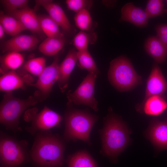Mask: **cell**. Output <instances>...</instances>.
<instances>
[{"instance_id": "cell-1", "label": "cell", "mask_w": 167, "mask_h": 167, "mask_svg": "<svg viewBox=\"0 0 167 167\" xmlns=\"http://www.w3.org/2000/svg\"><path fill=\"white\" fill-rule=\"evenodd\" d=\"M30 152L32 160L43 167H59L64 162V142L58 135L48 131L38 132Z\"/></svg>"}, {"instance_id": "cell-2", "label": "cell", "mask_w": 167, "mask_h": 167, "mask_svg": "<svg viewBox=\"0 0 167 167\" xmlns=\"http://www.w3.org/2000/svg\"><path fill=\"white\" fill-rule=\"evenodd\" d=\"M104 126L100 131L101 140V153L114 160L125 148L129 141L127 128L122 120L109 113L104 119Z\"/></svg>"}, {"instance_id": "cell-3", "label": "cell", "mask_w": 167, "mask_h": 167, "mask_svg": "<svg viewBox=\"0 0 167 167\" xmlns=\"http://www.w3.org/2000/svg\"><path fill=\"white\" fill-rule=\"evenodd\" d=\"M65 115L64 138L67 141L81 140L90 144V134L98 116L90 113L88 109H79L67 102Z\"/></svg>"}, {"instance_id": "cell-4", "label": "cell", "mask_w": 167, "mask_h": 167, "mask_svg": "<svg viewBox=\"0 0 167 167\" xmlns=\"http://www.w3.org/2000/svg\"><path fill=\"white\" fill-rule=\"evenodd\" d=\"M40 100L35 94L25 99L15 97L12 92H6L0 105V122L7 130L15 132L21 130L19 119L28 108L36 104Z\"/></svg>"}, {"instance_id": "cell-5", "label": "cell", "mask_w": 167, "mask_h": 167, "mask_svg": "<svg viewBox=\"0 0 167 167\" xmlns=\"http://www.w3.org/2000/svg\"><path fill=\"white\" fill-rule=\"evenodd\" d=\"M110 84L120 92L130 91L141 83V77L136 72L130 61L123 56L110 63L108 73Z\"/></svg>"}, {"instance_id": "cell-6", "label": "cell", "mask_w": 167, "mask_h": 167, "mask_svg": "<svg viewBox=\"0 0 167 167\" xmlns=\"http://www.w3.org/2000/svg\"><path fill=\"white\" fill-rule=\"evenodd\" d=\"M38 109L33 108L25 112L24 119L30 122V126L25 127L26 131L32 135L41 131H48L53 127L59 126L62 120L59 114L45 106L42 110L37 113Z\"/></svg>"}, {"instance_id": "cell-7", "label": "cell", "mask_w": 167, "mask_h": 167, "mask_svg": "<svg viewBox=\"0 0 167 167\" xmlns=\"http://www.w3.org/2000/svg\"><path fill=\"white\" fill-rule=\"evenodd\" d=\"M27 143L18 141L8 136L2 135L0 140V157L1 162L10 166L19 165L27 156Z\"/></svg>"}, {"instance_id": "cell-8", "label": "cell", "mask_w": 167, "mask_h": 167, "mask_svg": "<svg viewBox=\"0 0 167 167\" xmlns=\"http://www.w3.org/2000/svg\"><path fill=\"white\" fill-rule=\"evenodd\" d=\"M97 75L88 73L73 92L69 90L67 92V102L75 105L88 106L97 111L98 101L94 97L95 82Z\"/></svg>"}, {"instance_id": "cell-9", "label": "cell", "mask_w": 167, "mask_h": 167, "mask_svg": "<svg viewBox=\"0 0 167 167\" xmlns=\"http://www.w3.org/2000/svg\"><path fill=\"white\" fill-rule=\"evenodd\" d=\"M59 57L56 55L52 63L46 66L38 76L36 82L30 85L38 90L36 93L41 101L45 99L49 95L55 83L58 81L59 75Z\"/></svg>"}, {"instance_id": "cell-10", "label": "cell", "mask_w": 167, "mask_h": 167, "mask_svg": "<svg viewBox=\"0 0 167 167\" xmlns=\"http://www.w3.org/2000/svg\"><path fill=\"white\" fill-rule=\"evenodd\" d=\"M41 6L49 14V15L67 33H74L76 31L71 24L62 8L52 1L41 0L36 1L35 11Z\"/></svg>"}, {"instance_id": "cell-11", "label": "cell", "mask_w": 167, "mask_h": 167, "mask_svg": "<svg viewBox=\"0 0 167 167\" xmlns=\"http://www.w3.org/2000/svg\"><path fill=\"white\" fill-rule=\"evenodd\" d=\"M167 90V82L157 63L153 64L147 80L144 99L142 104L150 97L161 96Z\"/></svg>"}, {"instance_id": "cell-12", "label": "cell", "mask_w": 167, "mask_h": 167, "mask_svg": "<svg viewBox=\"0 0 167 167\" xmlns=\"http://www.w3.org/2000/svg\"><path fill=\"white\" fill-rule=\"evenodd\" d=\"M8 13L19 21L27 29L37 34L41 37L44 36V33L40 27L38 16L34 10L27 6Z\"/></svg>"}, {"instance_id": "cell-13", "label": "cell", "mask_w": 167, "mask_h": 167, "mask_svg": "<svg viewBox=\"0 0 167 167\" xmlns=\"http://www.w3.org/2000/svg\"><path fill=\"white\" fill-rule=\"evenodd\" d=\"M32 78L28 74L21 76L14 70L8 71L2 74L0 78V91L8 92L24 88L26 84L30 85L32 83Z\"/></svg>"}, {"instance_id": "cell-14", "label": "cell", "mask_w": 167, "mask_h": 167, "mask_svg": "<svg viewBox=\"0 0 167 167\" xmlns=\"http://www.w3.org/2000/svg\"><path fill=\"white\" fill-rule=\"evenodd\" d=\"M39 42V40L35 36L18 35L4 43L3 51L19 52L31 50L35 48Z\"/></svg>"}, {"instance_id": "cell-15", "label": "cell", "mask_w": 167, "mask_h": 167, "mask_svg": "<svg viewBox=\"0 0 167 167\" xmlns=\"http://www.w3.org/2000/svg\"><path fill=\"white\" fill-rule=\"evenodd\" d=\"M77 52L75 49H71L59 65V75L57 82L62 92H64L68 86L70 75L78 60Z\"/></svg>"}, {"instance_id": "cell-16", "label": "cell", "mask_w": 167, "mask_h": 167, "mask_svg": "<svg viewBox=\"0 0 167 167\" xmlns=\"http://www.w3.org/2000/svg\"><path fill=\"white\" fill-rule=\"evenodd\" d=\"M121 21L128 22L140 27L146 26L149 19L145 11L132 2L125 4L121 9Z\"/></svg>"}, {"instance_id": "cell-17", "label": "cell", "mask_w": 167, "mask_h": 167, "mask_svg": "<svg viewBox=\"0 0 167 167\" xmlns=\"http://www.w3.org/2000/svg\"><path fill=\"white\" fill-rule=\"evenodd\" d=\"M144 47L147 53L157 63H162L165 61L167 48L157 36H149L145 41Z\"/></svg>"}, {"instance_id": "cell-18", "label": "cell", "mask_w": 167, "mask_h": 167, "mask_svg": "<svg viewBox=\"0 0 167 167\" xmlns=\"http://www.w3.org/2000/svg\"><path fill=\"white\" fill-rule=\"evenodd\" d=\"M148 135L156 146L161 148H167V122H155L149 130Z\"/></svg>"}, {"instance_id": "cell-19", "label": "cell", "mask_w": 167, "mask_h": 167, "mask_svg": "<svg viewBox=\"0 0 167 167\" xmlns=\"http://www.w3.org/2000/svg\"><path fill=\"white\" fill-rule=\"evenodd\" d=\"M24 57L19 52H8L0 58V72L2 75L19 68L23 63Z\"/></svg>"}, {"instance_id": "cell-20", "label": "cell", "mask_w": 167, "mask_h": 167, "mask_svg": "<svg viewBox=\"0 0 167 167\" xmlns=\"http://www.w3.org/2000/svg\"><path fill=\"white\" fill-rule=\"evenodd\" d=\"M144 113L148 115L157 116L167 108V103L161 96L155 95L147 99L143 104Z\"/></svg>"}, {"instance_id": "cell-21", "label": "cell", "mask_w": 167, "mask_h": 167, "mask_svg": "<svg viewBox=\"0 0 167 167\" xmlns=\"http://www.w3.org/2000/svg\"><path fill=\"white\" fill-rule=\"evenodd\" d=\"M65 43L64 38L47 37L39 45L38 49L45 55L52 56L62 49Z\"/></svg>"}, {"instance_id": "cell-22", "label": "cell", "mask_w": 167, "mask_h": 167, "mask_svg": "<svg viewBox=\"0 0 167 167\" xmlns=\"http://www.w3.org/2000/svg\"><path fill=\"white\" fill-rule=\"evenodd\" d=\"M0 23L5 32L11 36H16L21 32L27 30L26 28L19 20L10 15L1 13Z\"/></svg>"}, {"instance_id": "cell-23", "label": "cell", "mask_w": 167, "mask_h": 167, "mask_svg": "<svg viewBox=\"0 0 167 167\" xmlns=\"http://www.w3.org/2000/svg\"><path fill=\"white\" fill-rule=\"evenodd\" d=\"M69 167H97L95 161L86 151H78L67 159Z\"/></svg>"}, {"instance_id": "cell-24", "label": "cell", "mask_w": 167, "mask_h": 167, "mask_svg": "<svg viewBox=\"0 0 167 167\" xmlns=\"http://www.w3.org/2000/svg\"><path fill=\"white\" fill-rule=\"evenodd\" d=\"M41 28L48 37L64 38L59 26L49 15L38 16Z\"/></svg>"}, {"instance_id": "cell-25", "label": "cell", "mask_w": 167, "mask_h": 167, "mask_svg": "<svg viewBox=\"0 0 167 167\" xmlns=\"http://www.w3.org/2000/svg\"><path fill=\"white\" fill-rule=\"evenodd\" d=\"M79 66L81 69L87 70L88 73H93L97 75L100 72L94 60L88 49L77 52Z\"/></svg>"}, {"instance_id": "cell-26", "label": "cell", "mask_w": 167, "mask_h": 167, "mask_svg": "<svg viewBox=\"0 0 167 167\" xmlns=\"http://www.w3.org/2000/svg\"><path fill=\"white\" fill-rule=\"evenodd\" d=\"M96 33L93 32L87 33L80 31L74 36L73 43L78 51L87 49L89 44H94L96 39Z\"/></svg>"}, {"instance_id": "cell-27", "label": "cell", "mask_w": 167, "mask_h": 167, "mask_svg": "<svg viewBox=\"0 0 167 167\" xmlns=\"http://www.w3.org/2000/svg\"><path fill=\"white\" fill-rule=\"evenodd\" d=\"M74 19L76 26L79 29L91 32L93 23L88 10L83 9L76 13Z\"/></svg>"}, {"instance_id": "cell-28", "label": "cell", "mask_w": 167, "mask_h": 167, "mask_svg": "<svg viewBox=\"0 0 167 167\" xmlns=\"http://www.w3.org/2000/svg\"><path fill=\"white\" fill-rule=\"evenodd\" d=\"M46 60L44 57L31 59L24 65L23 69L35 76H38L46 67Z\"/></svg>"}, {"instance_id": "cell-29", "label": "cell", "mask_w": 167, "mask_h": 167, "mask_svg": "<svg viewBox=\"0 0 167 167\" xmlns=\"http://www.w3.org/2000/svg\"><path fill=\"white\" fill-rule=\"evenodd\" d=\"M164 6L162 0H148L145 11L149 18L161 16L164 13Z\"/></svg>"}, {"instance_id": "cell-30", "label": "cell", "mask_w": 167, "mask_h": 167, "mask_svg": "<svg viewBox=\"0 0 167 167\" xmlns=\"http://www.w3.org/2000/svg\"><path fill=\"white\" fill-rule=\"evenodd\" d=\"M67 8L76 13L83 9L88 10L93 4V1L89 0H67L66 2Z\"/></svg>"}, {"instance_id": "cell-31", "label": "cell", "mask_w": 167, "mask_h": 167, "mask_svg": "<svg viewBox=\"0 0 167 167\" xmlns=\"http://www.w3.org/2000/svg\"><path fill=\"white\" fill-rule=\"evenodd\" d=\"M0 1L8 13L26 7L28 6V2L27 0H2Z\"/></svg>"}, {"instance_id": "cell-32", "label": "cell", "mask_w": 167, "mask_h": 167, "mask_svg": "<svg viewBox=\"0 0 167 167\" xmlns=\"http://www.w3.org/2000/svg\"><path fill=\"white\" fill-rule=\"evenodd\" d=\"M157 37L167 48V24H161L156 27Z\"/></svg>"}, {"instance_id": "cell-33", "label": "cell", "mask_w": 167, "mask_h": 167, "mask_svg": "<svg viewBox=\"0 0 167 167\" xmlns=\"http://www.w3.org/2000/svg\"><path fill=\"white\" fill-rule=\"evenodd\" d=\"M5 33V32L3 28L2 25L0 24V39L1 40L3 37Z\"/></svg>"}, {"instance_id": "cell-34", "label": "cell", "mask_w": 167, "mask_h": 167, "mask_svg": "<svg viewBox=\"0 0 167 167\" xmlns=\"http://www.w3.org/2000/svg\"><path fill=\"white\" fill-rule=\"evenodd\" d=\"M166 1L167 2V0H166ZM164 13H167V9H164Z\"/></svg>"}]
</instances>
